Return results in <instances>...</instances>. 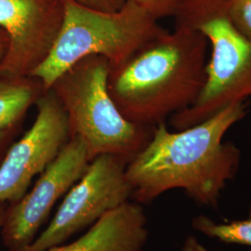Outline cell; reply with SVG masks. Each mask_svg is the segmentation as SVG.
<instances>
[{
    "label": "cell",
    "instance_id": "2e32d148",
    "mask_svg": "<svg viewBox=\"0 0 251 251\" xmlns=\"http://www.w3.org/2000/svg\"><path fill=\"white\" fill-rule=\"evenodd\" d=\"M19 129L20 126L0 130V164L10 145L15 142V137L18 134Z\"/></svg>",
    "mask_w": 251,
    "mask_h": 251
},
{
    "label": "cell",
    "instance_id": "e0dca14e",
    "mask_svg": "<svg viewBox=\"0 0 251 251\" xmlns=\"http://www.w3.org/2000/svg\"><path fill=\"white\" fill-rule=\"evenodd\" d=\"M181 251H209L205 246L199 242L197 236L188 235L182 244Z\"/></svg>",
    "mask_w": 251,
    "mask_h": 251
},
{
    "label": "cell",
    "instance_id": "8992f818",
    "mask_svg": "<svg viewBox=\"0 0 251 251\" xmlns=\"http://www.w3.org/2000/svg\"><path fill=\"white\" fill-rule=\"evenodd\" d=\"M126 165L123 159L109 154L91 160L83 176L63 197L50 224L24 251H46L64 244L131 201Z\"/></svg>",
    "mask_w": 251,
    "mask_h": 251
},
{
    "label": "cell",
    "instance_id": "7c38bea8",
    "mask_svg": "<svg viewBox=\"0 0 251 251\" xmlns=\"http://www.w3.org/2000/svg\"><path fill=\"white\" fill-rule=\"evenodd\" d=\"M248 214L246 219L223 223H217L206 215H198L191 225L198 233L226 245L251 247V204Z\"/></svg>",
    "mask_w": 251,
    "mask_h": 251
},
{
    "label": "cell",
    "instance_id": "277c9868",
    "mask_svg": "<svg viewBox=\"0 0 251 251\" xmlns=\"http://www.w3.org/2000/svg\"><path fill=\"white\" fill-rule=\"evenodd\" d=\"M110 63L89 56L74 64L54 81L50 90L60 100L71 137L84 143L90 160L103 154L131 161L152 138L154 126L127 120L108 89Z\"/></svg>",
    "mask_w": 251,
    "mask_h": 251
},
{
    "label": "cell",
    "instance_id": "4fadbf2b",
    "mask_svg": "<svg viewBox=\"0 0 251 251\" xmlns=\"http://www.w3.org/2000/svg\"><path fill=\"white\" fill-rule=\"evenodd\" d=\"M156 20L176 16L188 0H129Z\"/></svg>",
    "mask_w": 251,
    "mask_h": 251
},
{
    "label": "cell",
    "instance_id": "9c48e42d",
    "mask_svg": "<svg viewBox=\"0 0 251 251\" xmlns=\"http://www.w3.org/2000/svg\"><path fill=\"white\" fill-rule=\"evenodd\" d=\"M64 0H0L8 49L0 75L31 76L50 53L63 24Z\"/></svg>",
    "mask_w": 251,
    "mask_h": 251
},
{
    "label": "cell",
    "instance_id": "d6986e66",
    "mask_svg": "<svg viewBox=\"0 0 251 251\" xmlns=\"http://www.w3.org/2000/svg\"><path fill=\"white\" fill-rule=\"evenodd\" d=\"M6 210H7V204L1 203L0 204V230H1V227H2V225H3L4 219H5Z\"/></svg>",
    "mask_w": 251,
    "mask_h": 251
},
{
    "label": "cell",
    "instance_id": "8fae6325",
    "mask_svg": "<svg viewBox=\"0 0 251 251\" xmlns=\"http://www.w3.org/2000/svg\"><path fill=\"white\" fill-rule=\"evenodd\" d=\"M44 91L42 83L34 76L0 75V130L20 126Z\"/></svg>",
    "mask_w": 251,
    "mask_h": 251
},
{
    "label": "cell",
    "instance_id": "9a60e30c",
    "mask_svg": "<svg viewBox=\"0 0 251 251\" xmlns=\"http://www.w3.org/2000/svg\"><path fill=\"white\" fill-rule=\"evenodd\" d=\"M84 6L103 11H117L121 9L126 0H75Z\"/></svg>",
    "mask_w": 251,
    "mask_h": 251
},
{
    "label": "cell",
    "instance_id": "ac0fdd59",
    "mask_svg": "<svg viewBox=\"0 0 251 251\" xmlns=\"http://www.w3.org/2000/svg\"><path fill=\"white\" fill-rule=\"evenodd\" d=\"M8 49V37L3 30L0 29V62L4 58Z\"/></svg>",
    "mask_w": 251,
    "mask_h": 251
},
{
    "label": "cell",
    "instance_id": "5b68a950",
    "mask_svg": "<svg viewBox=\"0 0 251 251\" xmlns=\"http://www.w3.org/2000/svg\"><path fill=\"white\" fill-rule=\"evenodd\" d=\"M166 30L158 20L126 0L117 11H103L64 0L63 24L53 46L31 76L46 90L74 64L89 56L105 58L111 67L132 54Z\"/></svg>",
    "mask_w": 251,
    "mask_h": 251
},
{
    "label": "cell",
    "instance_id": "ba28073f",
    "mask_svg": "<svg viewBox=\"0 0 251 251\" xmlns=\"http://www.w3.org/2000/svg\"><path fill=\"white\" fill-rule=\"evenodd\" d=\"M36 105L34 123L10 145L0 164V204L23 198L71 138L65 111L52 90L44 91Z\"/></svg>",
    "mask_w": 251,
    "mask_h": 251
},
{
    "label": "cell",
    "instance_id": "5bb4252c",
    "mask_svg": "<svg viewBox=\"0 0 251 251\" xmlns=\"http://www.w3.org/2000/svg\"><path fill=\"white\" fill-rule=\"evenodd\" d=\"M228 12L234 25L251 40V0H229Z\"/></svg>",
    "mask_w": 251,
    "mask_h": 251
},
{
    "label": "cell",
    "instance_id": "52a82bcc",
    "mask_svg": "<svg viewBox=\"0 0 251 251\" xmlns=\"http://www.w3.org/2000/svg\"><path fill=\"white\" fill-rule=\"evenodd\" d=\"M90 162L84 143L71 137L33 188L7 206L0 233L8 251H24L32 244L56 203L78 181Z\"/></svg>",
    "mask_w": 251,
    "mask_h": 251
},
{
    "label": "cell",
    "instance_id": "3957f363",
    "mask_svg": "<svg viewBox=\"0 0 251 251\" xmlns=\"http://www.w3.org/2000/svg\"><path fill=\"white\" fill-rule=\"evenodd\" d=\"M229 0H188L175 16V25L205 36L210 49L206 80L197 100L170 117L174 130L198 125L251 96V40L234 25Z\"/></svg>",
    "mask_w": 251,
    "mask_h": 251
},
{
    "label": "cell",
    "instance_id": "30bf717a",
    "mask_svg": "<svg viewBox=\"0 0 251 251\" xmlns=\"http://www.w3.org/2000/svg\"><path fill=\"white\" fill-rule=\"evenodd\" d=\"M148 237L144 207L131 200L103 216L75 241L46 251H144Z\"/></svg>",
    "mask_w": 251,
    "mask_h": 251
},
{
    "label": "cell",
    "instance_id": "7a4b0ae2",
    "mask_svg": "<svg viewBox=\"0 0 251 251\" xmlns=\"http://www.w3.org/2000/svg\"><path fill=\"white\" fill-rule=\"evenodd\" d=\"M208 49L199 31L175 25L110 66L108 89L122 115L153 127L190 107L205 84Z\"/></svg>",
    "mask_w": 251,
    "mask_h": 251
},
{
    "label": "cell",
    "instance_id": "6da1fadb",
    "mask_svg": "<svg viewBox=\"0 0 251 251\" xmlns=\"http://www.w3.org/2000/svg\"><path fill=\"white\" fill-rule=\"evenodd\" d=\"M246 114L244 101L185 129L171 131L166 122L155 126L149 143L126 167L131 200L151 204L180 189L198 206L216 208L241 160L238 147L224 138Z\"/></svg>",
    "mask_w": 251,
    "mask_h": 251
}]
</instances>
